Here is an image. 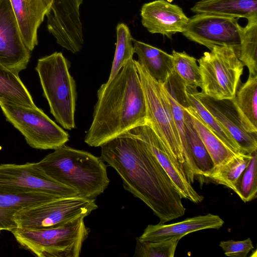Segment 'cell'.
<instances>
[{
    "instance_id": "7402d4cb",
    "label": "cell",
    "mask_w": 257,
    "mask_h": 257,
    "mask_svg": "<svg viewBox=\"0 0 257 257\" xmlns=\"http://www.w3.org/2000/svg\"><path fill=\"white\" fill-rule=\"evenodd\" d=\"M204 13L249 20L257 17V0H201L191 9Z\"/></svg>"
},
{
    "instance_id": "277c9868",
    "label": "cell",
    "mask_w": 257,
    "mask_h": 257,
    "mask_svg": "<svg viewBox=\"0 0 257 257\" xmlns=\"http://www.w3.org/2000/svg\"><path fill=\"white\" fill-rule=\"evenodd\" d=\"M70 67V62L62 53L54 52L40 58L36 67L51 113L67 130L76 127V86Z\"/></svg>"
},
{
    "instance_id": "e0dca14e",
    "label": "cell",
    "mask_w": 257,
    "mask_h": 257,
    "mask_svg": "<svg viewBox=\"0 0 257 257\" xmlns=\"http://www.w3.org/2000/svg\"><path fill=\"white\" fill-rule=\"evenodd\" d=\"M186 147L184 152L185 169L192 183L195 176H205L214 167L213 162L195 128L191 117L184 108Z\"/></svg>"
},
{
    "instance_id": "f1b7e54d",
    "label": "cell",
    "mask_w": 257,
    "mask_h": 257,
    "mask_svg": "<svg viewBox=\"0 0 257 257\" xmlns=\"http://www.w3.org/2000/svg\"><path fill=\"white\" fill-rule=\"evenodd\" d=\"M133 37L128 27L123 23L116 27V48L108 79V84L116 75L128 60L133 58L134 53Z\"/></svg>"
},
{
    "instance_id": "7a4b0ae2",
    "label": "cell",
    "mask_w": 257,
    "mask_h": 257,
    "mask_svg": "<svg viewBox=\"0 0 257 257\" xmlns=\"http://www.w3.org/2000/svg\"><path fill=\"white\" fill-rule=\"evenodd\" d=\"M93 119L84 138L90 147H100L116 136L147 124L144 92L135 60L130 59L108 84L97 92Z\"/></svg>"
},
{
    "instance_id": "1f68e13d",
    "label": "cell",
    "mask_w": 257,
    "mask_h": 257,
    "mask_svg": "<svg viewBox=\"0 0 257 257\" xmlns=\"http://www.w3.org/2000/svg\"><path fill=\"white\" fill-rule=\"evenodd\" d=\"M232 190L244 202H249L256 197L257 153H251V158L241 174Z\"/></svg>"
},
{
    "instance_id": "9c48e42d",
    "label": "cell",
    "mask_w": 257,
    "mask_h": 257,
    "mask_svg": "<svg viewBox=\"0 0 257 257\" xmlns=\"http://www.w3.org/2000/svg\"><path fill=\"white\" fill-rule=\"evenodd\" d=\"M97 207L94 198L77 195L23 208L15 213L14 218L17 228L41 229L63 225L80 217H85Z\"/></svg>"
},
{
    "instance_id": "7c38bea8",
    "label": "cell",
    "mask_w": 257,
    "mask_h": 257,
    "mask_svg": "<svg viewBox=\"0 0 257 257\" xmlns=\"http://www.w3.org/2000/svg\"><path fill=\"white\" fill-rule=\"evenodd\" d=\"M128 132L145 143L167 173L182 198L188 199L194 203L203 201V196L193 188L184 166L170 154L149 124L138 126Z\"/></svg>"
},
{
    "instance_id": "ffe728a7",
    "label": "cell",
    "mask_w": 257,
    "mask_h": 257,
    "mask_svg": "<svg viewBox=\"0 0 257 257\" xmlns=\"http://www.w3.org/2000/svg\"><path fill=\"white\" fill-rule=\"evenodd\" d=\"M133 43L138 62L153 78L163 84L173 72L172 54L134 39Z\"/></svg>"
},
{
    "instance_id": "83f0119b",
    "label": "cell",
    "mask_w": 257,
    "mask_h": 257,
    "mask_svg": "<svg viewBox=\"0 0 257 257\" xmlns=\"http://www.w3.org/2000/svg\"><path fill=\"white\" fill-rule=\"evenodd\" d=\"M238 56L249 71V76L257 75V17L247 20L243 33Z\"/></svg>"
},
{
    "instance_id": "603a6c76",
    "label": "cell",
    "mask_w": 257,
    "mask_h": 257,
    "mask_svg": "<svg viewBox=\"0 0 257 257\" xmlns=\"http://www.w3.org/2000/svg\"><path fill=\"white\" fill-rule=\"evenodd\" d=\"M184 108L190 115L194 126L210 156L214 167L225 163L240 154L230 148L215 135L201 119L192 107L189 106Z\"/></svg>"
},
{
    "instance_id": "9a60e30c",
    "label": "cell",
    "mask_w": 257,
    "mask_h": 257,
    "mask_svg": "<svg viewBox=\"0 0 257 257\" xmlns=\"http://www.w3.org/2000/svg\"><path fill=\"white\" fill-rule=\"evenodd\" d=\"M143 26L152 34H160L171 39L183 33L189 18L182 8L165 0H156L145 4L141 10Z\"/></svg>"
},
{
    "instance_id": "8fae6325",
    "label": "cell",
    "mask_w": 257,
    "mask_h": 257,
    "mask_svg": "<svg viewBox=\"0 0 257 257\" xmlns=\"http://www.w3.org/2000/svg\"><path fill=\"white\" fill-rule=\"evenodd\" d=\"M238 18L199 13L189 18L183 35L190 41L203 45L210 50L215 46L233 48L238 54L243 27Z\"/></svg>"
},
{
    "instance_id": "f546056e",
    "label": "cell",
    "mask_w": 257,
    "mask_h": 257,
    "mask_svg": "<svg viewBox=\"0 0 257 257\" xmlns=\"http://www.w3.org/2000/svg\"><path fill=\"white\" fill-rule=\"evenodd\" d=\"M173 71L186 86L201 88V77L197 59L185 52L173 50Z\"/></svg>"
},
{
    "instance_id": "ac0fdd59",
    "label": "cell",
    "mask_w": 257,
    "mask_h": 257,
    "mask_svg": "<svg viewBox=\"0 0 257 257\" xmlns=\"http://www.w3.org/2000/svg\"><path fill=\"white\" fill-rule=\"evenodd\" d=\"M23 40L30 51L38 45V30L48 9L44 0H10Z\"/></svg>"
},
{
    "instance_id": "d4e9b609",
    "label": "cell",
    "mask_w": 257,
    "mask_h": 257,
    "mask_svg": "<svg viewBox=\"0 0 257 257\" xmlns=\"http://www.w3.org/2000/svg\"><path fill=\"white\" fill-rule=\"evenodd\" d=\"M251 158V154H239L225 163L215 166L204 177L232 190Z\"/></svg>"
},
{
    "instance_id": "3957f363",
    "label": "cell",
    "mask_w": 257,
    "mask_h": 257,
    "mask_svg": "<svg viewBox=\"0 0 257 257\" xmlns=\"http://www.w3.org/2000/svg\"><path fill=\"white\" fill-rule=\"evenodd\" d=\"M38 163L47 175L76 190L81 197L94 198L109 183L106 166L100 157L65 145Z\"/></svg>"
},
{
    "instance_id": "52a82bcc",
    "label": "cell",
    "mask_w": 257,
    "mask_h": 257,
    "mask_svg": "<svg viewBox=\"0 0 257 257\" xmlns=\"http://www.w3.org/2000/svg\"><path fill=\"white\" fill-rule=\"evenodd\" d=\"M135 62L144 92L147 124L151 127L170 154L185 168L181 142L167 90L162 83L149 74L138 61L135 60Z\"/></svg>"
},
{
    "instance_id": "4fadbf2b",
    "label": "cell",
    "mask_w": 257,
    "mask_h": 257,
    "mask_svg": "<svg viewBox=\"0 0 257 257\" xmlns=\"http://www.w3.org/2000/svg\"><path fill=\"white\" fill-rule=\"evenodd\" d=\"M30 58L10 0H0V63L19 74Z\"/></svg>"
},
{
    "instance_id": "8992f818",
    "label": "cell",
    "mask_w": 257,
    "mask_h": 257,
    "mask_svg": "<svg viewBox=\"0 0 257 257\" xmlns=\"http://www.w3.org/2000/svg\"><path fill=\"white\" fill-rule=\"evenodd\" d=\"M197 60L201 77V93L216 99H231L236 94L244 65L236 51L215 46Z\"/></svg>"
},
{
    "instance_id": "484cf974",
    "label": "cell",
    "mask_w": 257,
    "mask_h": 257,
    "mask_svg": "<svg viewBox=\"0 0 257 257\" xmlns=\"http://www.w3.org/2000/svg\"><path fill=\"white\" fill-rule=\"evenodd\" d=\"M197 88L186 86L189 105L192 107L204 123L227 146L238 153H242L230 134L205 108L196 95Z\"/></svg>"
},
{
    "instance_id": "30bf717a",
    "label": "cell",
    "mask_w": 257,
    "mask_h": 257,
    "mask_svg": "<svg viewBox=\"0 0 257 257\" xmlns=\"http://www.w3.org/2000/svg\"><path fill=\"white\" fill-rule=\"evenodd\" d=\"M38 192L61 197L77 196V191L53 179L38 163L0 165V193L18 195Z\"/></svg>"
},
{
    "instance_id": "4316f807",
    "label": "cell",
    "mask_w": 257,
    "mask_h": 257,
    "mask_svg": "<svg viewBox=\"0 0 257 257\" xmlns=\"http://www.w3.org/2000/svg\"><path fill=\"white\" fill-rule=\"evenodd\" d=\"M48 9L47 15L55 22L68 27L81 24L80 7L83 0H44Z\"/></svg>"
},
{
    "instance_id": "d6a6232c",
    "label": "cell",
    "mask_w": 257,
    "mask_h": 257,
    "mask_svg": "<svg viewBox=\"0 0 257 257\" xmlns=\"http://www.w3.org/2000/svg\"><path fill=\"white\" fill-rule=\"evenodd\" d=\"M219 245L224 254L231 257H246L250 251L254 248L250 238L239 241H221Z\"/></svg>"
},
{
    "instance_id": "5bb4252c",
    "label": "cell",
    "mask_w": 257,
    "mask_h": 257,
    "mask_svg": "<svg viewBox=\"0 0 257 257\" xmlns=\"http://www.w3.org/2000/svg\"><path fill=\"white\" fill-rule=\"evenodd\" d=\"M196 95L219 123L230 134L243 154L257 150V135L244 128L232 99H216L196 90Z\"/></svg>"
},
{
    "instance_id": "44dd1931",
    "label": "cell",
    "mask_w": 257,
    "mask_h": 257,
    "mask_svg": "<svg viewBox=\"0 0 257 257\" xmlns=\"http://www.w3.org/2000/svg\"><path fill=\"white\" fill-rule=\"evenodd\" d=\"M231 99L245 130L257 135V75H248Z\"/></svg>"
},
{
    "instance_id": "836d02e7",
    "label": "cell",
    "mask_w": 257,
    "mask_h": 257,
    "mask_svg": "<svg viewBox=\"0 0 257 257\" xmlns=\"http://www.w3.org/2000/svg\"><path fill=\"white\" fill-rule=\"evenodd\" d=\"M1 231H2V230H0V233H1Z\"/></svg>"
},
{
    "instance_id": "ba28073f",
    "label": "cell",
    "mask_w": 257,
    "mask_h": 257,
    "mask_svg": "<svg viewBox=\"0 0 257 257\" xmlns=\"http://www.w3.org/2000/svg\"><path fill=\"white\" fill-rule=\"evenodd\" d=\"M7 121L24 136L32 148L55 150L69 141V135L36 106L0 101Z\"/></svg>"
},
{
    "instance_id": "d6986e66",
    "label": "cell",
    "mask_w": 257,
    "mask_h": 257,
    "mask_svg": "<svg viewBox=\"0 0 257 257\" xmlns=\"http://www.w3.org/2000/svg\"><path fill=\"white\" fill-rule=\"evenodd\" d=\"M61 197L45 193L34 192L9 195L0 193V230L12 231L18 227L14 215L19 210L38 205Z\"/></svg>"
},
{
    "instance_id": "5b68a950",
    "label": "cell",
    "mask_w": 257,
    "mask_h": 257,
    "mask_svg": "<svg viewBox=\"0 0 257 257\" xmlns=\"http://www.w3.org/2000/svg\"><path fill=\"white\" fill-rule=\"evenodd\" d=\"M83 217L63 225L41 229L16 228L12 230L17 242L39 257H78L89 229Z\"/></svg>"
},
{
    "instance_id": "4dcf8cb0",
    "label": "cell",
    "mask_w": 257,
    "mask_h": 257,
    "mask_svg": "<svg viewBox=\"0 0 257 257\" xmlns=\"http://www.w3.org/2000/svg\"><path fill=\"white\" fill-rule=\"evenodd\" d=\"M182 236H174L157 241H149L136 238L134 256L173 257Z\"/></svg>"
},
{
    "instance_id": "2e32d148",
    "label": "cell",
    "mask_w": 257,
    "mask_h": 257,
    "mask_svg": "<svg viewBox=\"0 0 257 257\" xmlns=\"http://www.w3.org/2000/svg\"><path fill=\"white\" fill-rule=\"evenodd\" d=\"M223 224L224 221L219 216L208 213L171 224H149L139 237L143 240L157 241L174 236L184 237L199 230L219 229Z\"/></svg>"
},
{
    "instance_id": "6da1fadb",
    "label": "cell",
    "mask_w": 257,
    "mask_h": 257,
    "mask_svg": "<svg viewBox=\"0 0 257 257\" xmlns=\"http://www.w3.org/2000/svg\"><path fill=\"white\" fill-rule=\"evenodd\" d=\"M100 147V158L119 174L124 189L143 201L160 223L185 214L182 197L142 140L127 131Z\"/></svg>"
},
{
    "instance_id": "cb8c5ba5",
    "label": "cell",
    "mask_w": 257,
    "mask_h": 257,
    "mask_svg": "<svg viewBox=\"0 0 257 257\" xmlns=\"http://www.w3.org/2000/svg\"><path fill=\"white\" fill-rule=\"evenodd\" d=\"M0 101L35 106L32 96L19 74L0 63Z\"/></svg>"
}]
</instances>
